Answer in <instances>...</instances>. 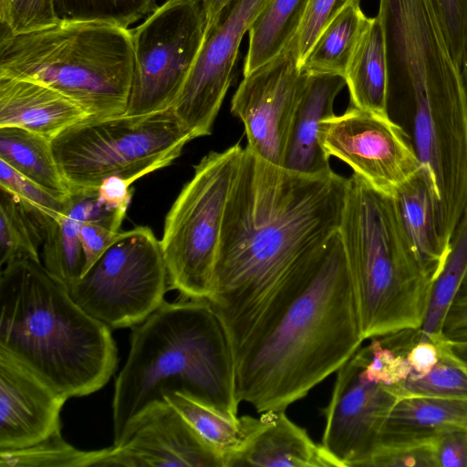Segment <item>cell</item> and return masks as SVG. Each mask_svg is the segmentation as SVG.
Returning a JSON list of instances; mask_svg holds the SVG:
<instances>
[{"label": "cell", "mask_w": 467, "mask_h": 467, "mask_svg": "<svg viewBox=\"0 0 467 467\" xmlns=\"http://www.w3.org/2000/svg\"><path fill=\"white\" fill-rule=\"evenodd\" d=\"M348 178L307 175L244 149L206 299L239 349L288 271L337 230Z\"/></svg>", "instance_id": "obj_1"}, {"label": "cell", "mask_w": 467, "mask_h": 467, "mask_svg": "<svg viewBox=\"0 0 467 467\" xmlns=\"http://www.w3.org/2000/svg\"><path fill=\"white\" fill-rule=\"evenodd\" d=\"M364 340L337 231L288 271L235 352L238 400L258 413L285 410L337 372Z\"/></svg>", "instance_id": "obj_2"}, {"label": "cell", "mask_w": 467, "mask_h": 467, "mask_svg": "<svg viewBox=\"0 0 467 467\" xmlns=\"http://www.w3.org/2000/svg\"><path fill=\"white\" fill-rule=\"evenodd\" d=\"M170 392L238 419L234 352L206 299L165 301L132 327L128 358L114 386L113 446L125 442Z\"/></svg>", "instance_id": "obj_3"}, {"label": "cell", "mask_w": 467, "mask_h": 467, "mask_svg": "<svg viewBox=\"0 0 467 467\" xmlns=\"http://www.w3.org/2000/svg\"><path fill=\"white\" fill-rule=\"evenodd\" d=\"M0 306V350L68 399L98 391L115 372L111 328L82 309L40 261L5 265Z\"/></svg>", "instance_id": "obj_4"}, {"label": "cell", "mask_w": 467, "mask_h": 467, "mask_svg": "<svg viewBox=\"0 0 467 467\" xmlns=\"http://www.w3.org/2000/svg\"><path fill=\"white\" fill-rule=\"evenodd\" d=\"M337 232L364 339L420 329L432 281L404 231L393 196L353 172Z\"/></svg>", "instance_id": "obj_5"}, {"label": "cell", "mask_w": 467, "mask_h": 467, "mask_svg": "<svg viewBox=\"0 0 467 467\" xmlns=\"http://www.w3.org/2000/svg\"><path fill=\"white\" fill-rule=\"evenodd\" d=\"M133 61L127 28L64 21L24 34L1 27L0 77L48 86L78 104L89 117L126 112Z\"/></svg>", "instance_id": "obj_6"}, {"label": "cell", "mask_w": 467, "mask_h": 467, "mask_svg": "<svg viewBox=\"0 0 467 467\" xmlns=\"http://www.w3.org/2000/svg\"><path fill=\"white\" fill-rule=\"evenodd\" d=\"M193 140L172 108L146 114L88 117L51 141L71 191L98 190L110 176L134 182L170 165Z\"/></svg>", "instance_id": "obj_7"}, {"label": "cell", "mask_w": 467, "mask_h": 467, "mask_svg": "<svg viewBox=\"0 0 467 467\" xmlns=\"http://www.w3.org/2000/svg\"><path fill=\"white\" fill-rule=\"evenodd\" d=\"M243 152L237 143L205 155L166 215L161 244L169 285L184 298L207 299L211 294L225 209Z\"/></svg>", "instance_id": "obj_8"}, {"label": "cell", "mask_w": 467, "mask_h": 467, "mask_svg": "<svg viewBox=\"0 0 467 467\" xmlns=\"http://www.w3.org/2000/svg\"><path fill=\"white\" fill-rule=\"evenodd\" d=\"M170 289L161 241L148 226L119 233L68 287L73 300L109 328L132 327L164 302Z\"/></svg>", "instance_id": "obj_9"}, {"label": "cell", "mask_w": 467, "mask_h": 467, "mask_svg": "<svg viewBox=\"0 0 467 467\" xmlns=\"http://www.w3.org/2000/svg\"><path fill=\"white\" fill-rule=\"evenodd\" d=\"M130 31L133 74L125 114L172 107L202 47L206 17L200 0H167Z\"/></svg>", "instance_id": "obj_10"}, {"label": "cell", "mask_w": 467, "mask_h": 467, "mask_svg": "<svg viewBox=\"0 0 467 467\" xmlns=\"http://www.w3.org/2000/svg\"><path fill=\"white\" fill-rule=\"evenodd\" d=\"M327 154L346 162L378 191L393 195L421 167L405 131L390 118L351 106L321 123Z\"/></svg>", "instance_id": "obj_11"}, {"label": "cell", "mask_w": 467, "mask_h": 467, "mask_svg": "<svg viewBox=\"0 0 467 467\" xmlns=\"http://www.w3.org/2000/svg\"><path fill=\"white\" fill-rule=\"evenodd\" d=\"M269 0H232L205 31L172 109L193 139L208 136L232 81L243 36Z\"/></svg>", "instance_id": "obj_12"}, {"label": "cell", "mask_w": 467, "mask_h": 467, "mask_svg": "<svg viewBox=\"0 0 467 467\" xmlns=\"http://www.w3.org/2000/svg\"><path fill=\"white\" fill-rule=\"evenodd\" d=\"M306 72L299 66L295 38L279 55L244 76L231 111L243 122L247 146L282 166L296 105Z\"/></svg>", "instance_id": "obj_13"}, {"label": "cell", "mask_w": 467, "mask_h": 467, "mask_svg": "<svg viewBox=\"0 0 467 467\" xmlns=\"http://www.w3.org/2000/svg\"><path fill=\"white\" fill-rule=\"evenodd\" d=\"M366 349L359 348L337 370L321 445L338 467H363L397 400L387 387L361 373Z\"/></svg>", "instance_id": "obj_14"}, {"label": "cell", "mask_w": 467, "mask_h": 467, "mask_svg": "<svg viewBox=\"0 0 467 467\" xmlns=\"http://www.w3.org/2000/svg\"><path fill=\"white\" fill-rule=\"evenodd\" d=\"M67 400L0 350V450L31 447L61 433Z\"/></svg>", "instance_id": "obj_15"}, {"label": "cell", "mask_w": 467, "mask_h": 467, "mask_svg": "<svg viewBox=\"0 0 467 467\" xmlns=\"http://www.w3.org/2000/svg\"><path fill=\"white\" fill-rule=\"evenodd\" d=\"M224 467L212 448L169 402L153 409L119 446L105 449L103 467Z\"/></svg>", "instance_id": "obj_16"}, {"label": "cell", "mask_w": 467, "mask_h": 467, "mask_svg": "<svg viewBox=\"0 0 467 467\" xmlns=\"http://www.w3.org/2000/svg\"><path fill=\"white\" fill-rule=\"evenodd\" d=\"M259 418H239L241 439L224 459V467H338L320 444L288 419L285 410H267Z\"/></svg>", "instance_id": "obj_17"}, {"label": "cell", "mask_w": 467, "mask_h": 467, "mask_svg": "<svg viewBox=\"0 0 467 467\" xmlns=\"http://www.w3.org/2000/svg\"><path fill=\"white\" fill-rule=\"evenodd\" d=\"M345 86L341 76L306 73L293 114L282 167L307 175L331 170L329 156L319 140V130L321 123L335 115V99Z\"/></svg>", "instance_id": "obj_18"}, {"label": "cell", "mask_w": 467, "mask_h": 467, "mask_svg": "<svg viewBox=\"0 0 467 467\" xmlns=\"http://www.w3.org/2000/svg\"><path fill=\"white\" fill-rule=\"evenodd\" d=\"M75 101L32 80L0 77V127H16L48 140L88 118Z\"/></svg>", "instance_id": "obj_19"}, {"label": "cell", "mask_w": 467, "mask_h": 467, "mask_svg": "<svg viewBox=\"0 0 467 467\" xmlns=\"http://www.w3.org/2000/svg\"><path fill=\"white\" fill-rule=\"evenodd\" d=\"M125 215L99 201L98 190L73 191L65 199L63 214L46 231L42 257L46 269L67 289L83 274L85 257L79 241L84 222L100 221L119 229Z\"/></svg>", "instance_id": "obj_20"}, {"label": "cell", "mask_w": 467, "mask_h": 467, "mask_svg": "<svg viewBox=\"0 0 467 467\" xmlns=\"http://www.w3.org/2000/svg\"><path fill=\"white\" fill-rule=\"evenodd\" d=\"M392 196L404 231L425 273L433 281L449 247L442 244L438 232L437 193L431 173L421 165Z\"/></svg>", "instance_id": "obj_21"}, {"label": "cell", "mask_w": 467, "mask_h": 467, "mask_svg": "<svg viewBox=\"0 0 467 467\" xmlns=\"http://www.w3.org/2000/svg\"><path fill=\"white\" fill-rule=\"evenodd\" d=\"M449 426L467 428L466 399L399 397L384 420L378 444L432 439Z\"/></svg>", "instance_id": "obj_22"}, {"label": "cell", "mask_w": 467, "mask_h": 467, "mask_svg": "<svg viewBox=\"0 0 467 467\" xmlns=\"http://www.w3.org/2000/svg\"><path fill=\"white\" fill-rule=\"evenodd\" d=\"M350 105L381 117L388 114V67L382 23L379 16L360 39L345 74Z\"/></svg>", "instance_id": "obj_23"}, {"label": "cell", "mask_w": 467, "mask_h": 467, "mask_svg": "<svg viewBox=\"0 0 467 467\" xmlns=\"http://www.w3.org/2000/svg\"><path fill=\"white\" fill-rule=\"evenodd\" d=\"M0 160L58 198L71 188L55 159L51 140L16 127H0Z\"/></svg>", "instance_id": "obj_24"}, {"label": "cell", "mask_w": 467, "mask_h": 467, "mask_svg": "<svg viewBox=\"0 0 467 467\" xmlns=\"http://www.w3.org/2000/svg\"><path fill=\"white\" fill-rule=\"evenodd\" d=\"M360 4L340 11L324 28L303 60L300 68L308 74H330L345 78L355 50L368 28Z\"/></svg>", "instance_id": "obj_25"}, {"label": "cell", "mask_w": 467, "mask_h": 467, "mask_svg": "<svg viewBox=\"0 0 467 467\" xmlns=\"http://www.w3.org/2000/svg\"><path fill=\"white\" fill-rule=\"evenodd\" d=\"M309 0H269L248 30L244 76L279 55L296 36Z\"/></svg>", "instance_id": "obj_26"}, {"label": "cell", "mask_w": 467, "mask_h": 467, "mask_svg": "<svg viewBox=\"0 0 467 467\" xmlns=\"http://www.w3.org/2000/svg\"><path fill=\"white\" fill-rule=\"evenodd\" d=\"M467 274V212L451 236L443 265L432 281L420 340L437 342L443 337L444 318L465 275Z\"/></svg>", "instance_id": "obj_27"}, {"label": "cell", "mask_w": 467, "mask_h": 467, "mask_svg": "<svg viewBox=\"0 0 467 467\" xmlns=\"http://www.w3.org/2000/svg\"><path fill=\"white\" fill-rule=\"evenodd\" d=\"M45 232L8 191L0 187V263L18 259L40 261Z\"/></svg>", "instance_id": "obj_28"}, {"label": "cell", "mask_w": 467, "mask_h": 467, "mask_svg": "<svg viewBox=\"0 0 467 467\" xmlns=\"http://www.w3.org/2000/svg\"><path fill=\"white\" fill-rule=\"evenodd\" d=\"M57 21L109 24L129 29L156 8V0H52Z\"/></svg>", "instance_id": "obj_29"}, {"label": "cell", "mask_w": 467, "mask_h": 467, "mask_svg": "<svg viewBox=\"0 0 467 467\" xmlns=\"http://www.w3.org/2000/svg\"><path fill=\"white\" fill-rule=\"evenodd\" d=\"M197 433L223 459L240 442L239 418L233 420L220 411L180 392H170L165 397Z\"/></svg>", "instance_id": "obj_30"}, {"label": "cell", "mask_w": 467, "mask_h": 467, "mask_svg": "<svg viewBox=\"0 0 467 467\" xmlns=\"http://www.w3.org/2000/svg\"><path fill=\"white\" fill-rule=\"evenodd\" d=\"M440 346L441 358L426 375L410 376L395 387L388 388L399 397H433L467 400V371L451 357L447 340L436 342Z\"/></svg>", "instance_id": "obj_31"}, {"label": "cell", "mask_w": 467, "mask_h": 467, "mask_svg": "<svg viewBox=\"0 0 467 467\" xmlns=\"http://www.w3.org/2000/svg\"><path fill=\"white\" fill-rule=\"evenodd\" d=\"M93 451H82L56 434L34 446L0 450L1 467H88L92 466Z\"/></svg>", "instance_id": "obj_32"}, {"label": "cell", "mask_w": 467, "mask_h": 467, "mask_svg": "<svg viewBox=\"0 0 467 467\" xmlns=\"http://www.w3.org/2000/svg\"><path fill=\"white\" fill-rule=\"evenodd\" d=\"M0 187L11 192L45 232L64 213L61 199L0 160Z\"/></svg>", "instance_id": "obj_33"}, {"label": "cell", "mask_w": 467, "mask_h": 467, "mask_svg": "<svg viewBox=\"0 0 467 467\" xmlns=\"http://www.w3.org/2000/svg\"><path fill=\"white\" fill-rule=\"evenodd\" d=\"M434 439L379 443L363 467H438Z\"/></svg>", "instance_id": "obj_34"}, {"label": "cell", "mask_w": 467, "mask_h": 467, "mask_svg": "<svg viewBox=\"0 0 467 467\" xmlns=\"http://www.w3.org/2000/svg\"><path fill=\"white\" fill-rule=\"evenodd\" d=\"M57 22L52 0H0L1 27L12 34L40 30Z\"/></svg>", "instance_id": "obj_35"}, {"label": "cell", "mask_w": 467, "mask_h": 467, "mask_svg": "<svg viewBox=\"0 0 467 467\" xmlns=\"http://www.w3.org/2000/svg\"><path fill=\"white\" fill-rule=\"evenodd\" d=\"M351 4H360V0H309L305 17L295 36L299 66L327 24Z\"/></svg>", "instance_id": "obj_36"}, {"label": "cell", "mask_w": 467, "mask_h": 467, "mask_svg": "<svg viewBox=\"0 0 467 467\" xmlns=\"http://www.w3.org/2000/svg\"><path fill=\"white\" fill-rule=\"evenodd\" d=\"M452 56L461 67L467 37V0H433Z\"/></svg>", "instance_id": "obj_37"}, {"label": "cell", "mask_w": 467, "mask_h": 467, "mask_svg": "<svg viewBox=\"0 0 467 467\" xmlns=\"http://www.w3.org/2000/svg\"><path fill=\"white\" fill-rule=\"evenodd\" d=\"M438 467H467V428L449 426L434 439Z\"/></svg>", "instance_id": "obj_38"}, {"label": "cell", "mask_w": 467, "mask_h": 467, "mask_svg": "<svg viewBox=\"0 0 467 467\" xmlns=\"http://www.w3.org/2000/svg\"><path fill=\"white\" fill-rule=\"evenodd\" d=\"M119 233L118 229L100 221H87L82 223L79 241L85 257L83 274L111 245Z\"/></svg>", "instance_id": "obj_39"}, {"label": "cell", "mask_w": 467, "mask_h": 467, "mask_svg": "<svg viewBox=\"0 0 467 467\" xmlns=\"http://www.w3.org/2000/svg\"><path fill=\"white\" fill-rule=\"evenodd\" d=\"M441 333L449 342H467V274L450 305Z\"/></svg>", "instance_id": "obj_40"}, {"label": "cell", "mask_w": 467, "mask_h": 467, "mask_svg": "<svg viewBox=\"0 0 467 467\" xmlns=\"http://www.w3.org/2000/svg\"><path fill=\"white\" fill-rule=\"evenodd\" d=\"M131 184L129 180L119 176L109 177L98 188L99 201L110 210L126 215L132 198Z\"/></svg>", "instance_id": "obj_41"}, {"label": "cell", "mask_w": 467, "mask_h": 467, "mask_svg": "<svg viewBox=\"0 0 467 467\" xmlns=\"http://www.w3.org/2000/svg\"><path fill=\"white\" fill-rule=\"evenodd\" d=\"M407 360L411 368L410 376L420 377L430 372L441 358L438 343L418 339L408 350Z\"/></svg>", "instance_id": "obj_42"}, {"label": "cell", "mask_w": 467, "mask_h": 467, "mask_svg": "<svg viewBox=\"0 0 467 467\" xmlns=\"http://www.w3.org/2000/svg\"><path fill=\"white\" fill-rule=\"evenodd\" d=\"M206 17V30L213 26L232 0H200Z\"/></svg>", "instance_id": "obj_43"}, {"label": "cell", "mask_w": 467, "mask_h": 467, "mask_svg": "<svg viewBox=\"0 0 467 467\" xmlns=\"http://www.w3.org/2000/svg\"><path fill=\"white\" fill-rule=\"evenodd\" d=\"M448 349L451 357L467 371V342H449Z\"/></svg>", "instance_id": "obj_44"}, {"label": "cell", "mask_w": 467, "mask_h": 467, "mask_svg": "<svg viewBox=\"0 0 467 467\" xmlns=\"http://www.w3.org/2000/svg\"><path fill=\"white\" fill-rule=\"evenodd\" d=\"M461 74L462 78V82L464 86V90L467 98V37L465 41L463 55H462V60L460 67Z\"/></svg>", "instance_id": "obj_45"}]
</instances>
